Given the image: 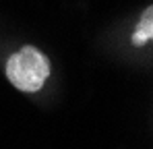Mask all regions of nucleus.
Instances as JSON below:
<instances>
[{
    "instance_id": "f03ea898",
    "label": "nucleus",
    "mask_w": 153,
    "mask_h": 149,
    "mask_svg": "<svg viewBox=\"0 0 153 149\" xmlns=\"http://www.w3.org/2000/svg\"><path fill=\"white\" fill-rule=\"evenodd\" d=\"M153 39V6H147L139 19V23L134 27L132 35H130V42L132 46L141 48V46H147Z\"/></svg>"
},
{
    "instance_id": "f257e3e1",
    "label": "nucleus",
    "mask_w": 153,
    "mask_h": 149,
    "mask_svg": "<svg viewBox=\"0 0 153 149\" xmlns=\"http://www.w3.org/2000/svg\"><path fill=\"white\" fill-rule=\"evenodd\" d=\"M4 71L8 83L15 89L23 93H37L46 85L52 66L50 58L39 48L25 44L23 48H19L15 54L8 56Z\"/></svg>"
}]
</instances>
